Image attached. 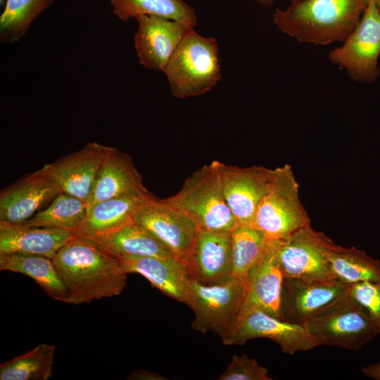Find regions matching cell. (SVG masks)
I'll return each mask as SVG.
<instances>
[{
  "label": "cell",
  "mask_w": 380,
  "mask_h": 380,
  "mask_svg": "<svg viewBox=\"0 0 380 380\" xmlns=\"http://www.w3.org/2000/svg\"><path fill=\"white\" fill-rule=\"evenodd\" d=\"M53 0H6L0 16V40L11 44L27 32L32 22Z\"/></svg>",
  "instance_id": "f546056e"
},
{
  "label": "cell",
  "mask_w": 380,
  "mask_h": 380,
  "mask_svg": "<svg viewBox=\"0 0 380 380\" xmlns=\"http://www.w3.org/2000/svg\"><path fill=\"white\" fill-rule=\"evenodd\" d=\"M53 262L70 304L115 297L127 286V274L118 259L89 238L75 236L57 252Z\"/></svg>",
  "instance_id": "6da1fadb"
},
{
  "label": "cell",
  "mask_w": 380,
  "mask_h": 380,
  "mask_svg": "<svg viewBox=\"0 0 380 380\" xmlns=\"http://www.w3.org/2000/svg\"><path fill=\"white\" fill-rule=\"evenodd\" d=\"M126 274L137 273L166 296L185 303L191 281L186 266L175 258L125 257L118 259Z\"/></svg>",
  "instance_id": "44dd1931"
},
{
  "label": "cell",
  "mask_w": 380,
  "mask_h": 380,
  "mask_svg": "<svg viewBox=\"0 0 380 380\" xmlns=\"http://www.w3.org/2000/svg\"><path fill=\"white\" fill-rule=\"evenodd\" d=\"M343 42L329 51V61L355 81L374 82L379 76L380 55V11L374 3L367 5L360 21Z\"/></svg>",
  "instance_id": "9c48e42d"
},
{
  "label": "cell",
  "mask_w": 380,
  "mask_h": 380,
  "mask_svg": "<svg viewBox=\"0 0 380 380\" xmlns=\"http://www.w3.org/2000/svg\"><path fill=\"white\" fill-rule=\"evenodd\" d=\"M284 278L274 247L267 242L264 258L253 270L246 284L236 324L254 311H262L283 319L280 308Z\"/></svg>",
  "instance_id": "ac0fdd59"
},
{
  "label": "cell",
  "mask_w": 380,
  "mask_h": 380,
  "mask_svg": "<svg viewBox=\"0 0 380 380\" xmlns=\"http://www.w3.org/2000/svg\"><path fill=\"white\" fill-rule=\"evenodd\" d=\"M274 249L284 277L300 279H330L333 276L328 254L334 242L310 224L289 237L269 242Z\"/></svg>",
  "instance_id": "ba28073f"
},
{
  "label": "cell",
  "mask_w": 380,
  "mask_h": 380,
  "mask_svg": "<svg viewBox=\"0 0 380 380\" xmlns=\"http://www.w3.org/2000/svg\"><path fill=\"white\" fill-rule=\"evenodd\" d=\"M134 47L139 63L156 71H164L171 56L194 27L186 23L156 16L140 15Z\"/></svg>",
  "instance_id": "2e32d148"
},
{
  "label": "cell",
  "mask_w": 380,
  "mask_h": 380,
  "mask_svg": "<svg viewBox=\"0 0 380 380\" xmlns=\"http://www.w3.org/2000/svg\"><path fill=\"white\" fill-rule=\"evenodd\" d=\"M163 200L188 215L198 230L231 231L236 225L212 162L187 177L177 194Z\"/></svg>",
  "instance_id": "5b68a950"
},
{
  "label": "cell",
  "mask_w": 380,
  "mask_h": 380,
  "mask_svg": "<svg viewBox=\"0 0 380 380\" xmlns=\"http://www.w3.org/2000/svg\"><path fill=\"white\" fill-rule=\"evenodd\" d=\"M148 193L131 157L110 146L87 203L89 206L111 198Z\"/></svg>",
  "instance_id": "d6986e66"
},
{
  "label": "cell",
  "mask_w": 380,
  "mask_h": 380,
  "mask_svg": "<svg viewBox=\"0 0 380 380\" xmlns=\"http://www.w3.org/2000/svg\"><path fill=\"white\" fill-rule=\"evenodd\" d=\"M362 373L374 380H380V362L372 364L362 368Z\"/></svg>",
  "instance_id": "836d02e7"
},
{
  "label": "cell",
  "mask_w": 380,
  "mask_h": 380,
  "mask_svg": "<svg viewBox=\"0 0 380 380\" xmlns=\"http://www.w3.org/2000/svg\"><path fill=\"white\" fill-rule=\"evenodd\" d=\"M365 4L367 5L369 3H374L380 11V0H363Z\"/></svg>",
  "instance_id": "d590c367"
},
{
  "label": "cell",
  "mask_w": 380,
  "mask_h": 380,
  "mask_svg": "<svg viewBox=\"0 0 380 380\" xmlns=\"http://www.w3.org/2000/svg\"><path fill=\"white\" fill-rule=\"evenodd\" d=\"M257 3L260 4L262 6H271L274 1V0H255ZM291 4L297 2L300 0H290Z\"/></svg>",
  "instance_id": "e575fe53"
},
{
  "label": "cell",
  "mask_w": 380,
  "mask_h": 380,
  "mask_svg": "<svg viewBox=\"0 0 380 380\" xmlns=\"http://www.w3.org/2000/svg\"><path fill=\"white\" fill-rule=\"evenodd\" d=\"M134 221L149 231L185 265L198 232L188 215L154 196L139 208Z\"/></svg>",
  "instance_id": "4fadbf2b"
},
{
  "label": "cell",
  "mask_w": 380,
  "mask_h": 380,
  "mask_svg": "<svg viewBox=\"0 0 380 380\" xmlns=\"http://www.w3.org/2000/svg\"><path fill=\"white\" fill-rule=\"evenodd\" d=\"M61 192L42 169L26 175L1 191L0 221L24 223Z\"/></svg>",
  "instance_id": "e0dca14e"
},
{
  "label": "cell",
  "mask_w": 380,
  "mask_h": 380,
  "mask_svg": "<svg viewBox=\"0 0 380 380\" xmlns=\"http://www.w3.org/2000/svg\"><path fill=\"white\" fill-rule=\"evenodd\" d=\"M231 231L198 230L185 262L191 280L214 285L232 277Z\"/></svg>",
  "instance_id": "5bb4252c"
},
{
  "label": "cell",
  "mask_w": 380,
  "mask_h": 380,
  "mask_svg": "<svg viewBox=\"0 0 380 380\" xmlns=\"http://www.w3.org/2000/svg\"><path fill=\"white\" fill-rule=\"evenodd\" d=\"M256 338L272 340L283 353L290 355L319 346L303 324L291 323L262 311L246 315L222 341L227 346L243 345Z\"/></svg>",
  "instance_id": "8fae6325"
},
{
  "label": "cell",
  "mask_w": 380,
  "mask_h": 380,
  "mask_svg": "<svg viewBox=\"0 0 380 380\" xmlns=\"http://www.w3.org/2000/svg\"><path fill=\"white\" fill-rule=\"evenodd\" d=\"M163 376H160L156 372H148L146 370H136L131 373L129 376L128 379H139V380H162L166 379L163 378Z\"/></svg>",
  "instance_id": "d6a6232c"
},
{
  "label": "cell",
  "mask_w": 380,
  "mask_h": 380,
  "mask_svg": "<svg viewBox=\"0 0 380 380\" xmlns=\"http://www.w3.org/2000/svg\"><path fill=\"white\" fill-rule=\"evenodd\" d=\"M89 239L116 259L130 256L175 258L160 241L134 221Z\"/></svg>",
  "instance_id": "603a6c76"
},
{
  "label": "cell",
  "mask_w": 380,
  "mask_h": 380,
  "mask_svg": "<svg viewBox=\"0 0 380 380\" xmlns=\"http://www.w3.org/2000/svg\"><path fill=\"white\" fill-rule=\"evenodd\" d=\"M75 234L69 230L29 227L0 221V254L23 253L53 259Z\"/></svg>",
  "instance_id": "ffe728a7"
},
{
  "label": "cell",
  "mask_w": 380,
  "mask_h": 380,
  "mask_svg": "<svg viewBox=\"0 0 380 380\" xmlns=\"http://www.w3.org/2000/svg\"><path fill=\"white\" fill-rule=\"evenodd\" d=\"M113 13L124 21L140 15L156 16L196 25V11L182 0H110Z\"/></svg>",
  "instance_id": "4316f807"
},
{
  "label": "cell",
  "mask_w": 380,
  "mask_h": 380,
  "mask_svg": "<svg viewBox=\"0 0 380 380\" xmlns=\"http://www.w3.org/2000/svg\"><path fill=\"white\" fill-rule=\"evenodd\" d=\"M350 284L337 279H300L284 277L281 298L284 320L304 324L348 294Z\"/></svg>",
  "instance_id": "7c38bea8"
},
{
  "label": "cell",
  "mask_w": 380,
  "mask_h": 380,
  "mask_svg": "<svg viewBox=\"0 0 380 380\" xmlns=\"http://www.w3.org/2000/svg\"><path fill=\"white\" fill-rule=\"evenodd\" d=\"M245 292L246 285L233 277L214 285L191 280L184 303L194 313L191 327L202 334L211 332L223 338L237 321Z\"/></svg>",
  "instance_id": "8992f818"
},
{
  "label": "cell",
  "mask_w": 380,
  "mask_h": 380,
  "mask_svg": "<svg viewBox=\"0 0 380 380\" xmlns=\"http://www.w3.org/2000/svg\"><path fill=\"white\" fill-rule=\"evenodd\" d=\"M110 146L91 142L41 169L61 192L87 201Z\"/></svg>",
  "instance_id": "9a60e30c"
},
{
  "label": "cell",
  "mask_w": 380,
  "mask_h": 380,
  "mask_svg": "<svg viewBox=\"0 0 380 380\" xmlns=\"http://www.w3.org/2000/svg\"><path fill=\"white\" fill-rule=\"evenodd\" d=\"M219 380H272L268 369L246 355H234Z\"/></svg>",
  "instance_id": "1f68e13d"
},
{
  "label": "cell",
  "mask_w": 380,
  "mask_h": 380,
  "mask_svg": "<svg viewBox=\"0 0 380 380\" xmlns=\"http://www.w3.org/2000/svg\"><path fill=\"white\" fill-rule=\"evenodd\" d=\"M163 72L176 98L209 91L221 80L215 39L201 36L192 29L177 46Z\"/></svg>",
  "instance_id": "3957f363"
},
{
  "label": "cell",
  "mask_w": 380,
  "mask_h": 380,
  "mask_svg": "<svg viewBox=\"0 0 380 380\" xmlns=\"http://www.w3.org/2000/svg\"><path fill=\"white\" fill-rule=\"evenodd\" d=\"M328 260L334 277L345 283L380 282V260L355 247H342L334 243Z\"/></svg>",
  "instance_id": "484cf974"
},
{
  "label": "cell",
  "mask_w": 380,
  "mask_h": 380,
  "mask_svg": "<svg viewBox=\"0 0 380 380\" xmlns=\"http://www.w3.org/2000/svg\"><path fill=\"white\" fill-rule=\"evenodd\" d=\"M88 208L85 201L61 192L23 224L29 227L63 229L75 233L84 221Z\"/></svg>",
  "instance_id": "83f0119b"
},
{
  "label": "cell",
  "mask_w": 380,
  "mask_h": 380,
  "mask_svg": "<svg viewBox=\"0 0 380 380\" xmlns=\"http://www.w3.org/2000/svg\"><path fill=\"white\" fill-rule=\"evenodd\" d=\"M348 293L380 329V282L364 281L350 284Z\"/></svg>",
  "instance_id": "4dcf8cb0"
},
{
  "label": "cell",
  "mask_w": 380,
  "mask_h": 380,
  "mask_svg": "<svg viewBox=\"0 0 380 380\" xmlns=\"http://www.w3.org/2000/svg\"><path fill=\"white\" fill-rule=\"evenodd\" d=\"M303 325L319 346L353 350L362 348L380 334V329L348 293Z\"/></svg>",
  "instance_id": "52a82bcc"
},
{
  "label": "cell",
  "mask_w": 380,
  "mask_h": 380,
  "mask_svg": "<svg viewBox=\"0 0 380 380\" xmlns=\"http://www.w3.org/2000/svg\"><path fill=\"white\" fill-rule=\"evenodd\" d=\"M231 237L232 277L246 286L251 274L265 257L267 241L260 229L251 226L235 225Z\"/></svg>",
  "instance_id": "d4e9b609"
},
{
  "label": "cell",
  "mask_w": 380,
  "mask_h": 380,
  "mask_svg": "<svg viewBox=\"0 0 380 380\" xmlns=\"http://www.w3.org/2000/svg\"><path fill=\"white\" fill-rule=\"evenodd\" d=\"M367 5L363 0H300L277 8L274 24L300 43L327 45L343 42L354 30Z\"/></svg>",
  "instance_id": "7a4b0ae2"
},
{
  "label": "cell",
  "mask_w": 380,
  "mask_h": 380,
  "mask_svg": "<svg viewBox=\"0 0 380 380\" xmlns=\"http://www.w3.org/2000/svg\"><path fill=\"white\" fill-rule=\"evenodd\" d=\"M6 0H0V5H5Z\"/></svg>",
  "instance_id": "8d00e7d4"
},
{
  "label": "cell",
  "mask_w": 380,
  "mask_h": 380,
  "mask_svg": "<svg viewBox=\"0 0 380 380\" xmlns=\"http://www.w3.org/2000/svg\"><path fill=\"white\" fill-rule=\"evenodd\" d=\"M56 346L42 343L0 366V380H48L52 376Z\"/></svg>",
  "instance_id": "f1b7e54d"
},
{
  "label": "cell",
  "mask_w": 380,
  "mask_h": 380,
  "mask_svg": "<svg viewBox=\"0 0 380 380\" xmlns=\"http://www.w3.org/2000/svg\"><path fill=\"white\" fill-rule=\"evenodd\" d=\"M0 270L25 274L51 298L68 303L66 288L51 258L23 253L0 254Z\"/></svg>",
  "instance_id": "cb8c5ba5"
},
{
  "label": "cell",
  "mask_w": 380,
  "mask_h": 380,
  "mask_svg": "<svg viewBox=\"0 0 380 380\" xmlns=\"http://www.w3.org/2000/svg\"><path fill=\"white\" fill-rule=\"evenodd\" d=\"M309 224L310 217L301 203L299 184L292 167L285 164L272 169L253 227L265 234L267 242H272L283 240Z\"/></svg>",
  "instance_id": "277c9868"
},
{
  "label": "cell",
  "mask_w": 380,
  "mask_h": 380,
  "mask_svg": "<svg viewBox=\"0 0 380 380\" xmlns=\"http://www.w3.org/2000/svg\"><path fill=\"white\" fill-rule=\"evenodd\" d=\"M154 196L151 194L122 196L89 206L75 236L94 238L113 232L134 221L139 208Z\"/></svg>",
  "instance_id": "7402d4cb"
},
{
  "label": "cell",
  "mask_w": 380,
  "mask_h": 380,
  "mask_svg": "<svg viewBox=\"0 0 380 380\" xmlns=\"http://www.w3.org/2000/svg\"><path fill=\"white\" fill-rule=\"evenodd\" d=\"M212 163L236 225L253 227L256 212L268 189L272 169L264 166L239 167L219 160Z\"/></svg>",
  "instance_id": "30bf717a"
}]
</instances>
